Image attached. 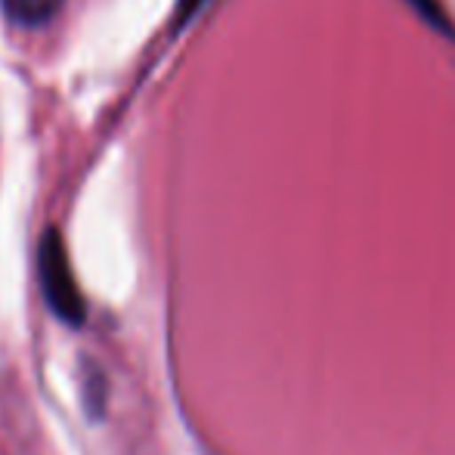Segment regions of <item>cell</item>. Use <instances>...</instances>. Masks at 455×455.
<instances>
[{"mask_svg":"<svg viewBox=\"0 0 455 455\" xmlns=\"http://www.w3.org/2000/svg\"><path fill=\"white\" fill-rule=\"evenodd\" d=\"M37 273H41V288H44V298H47L50 310H53L66 325L84 323V316H87L84 294H81L78 282H75L62 233L53 227L41 235V248H37Z\"/></svg>","mask_w":455,"mask_h":455,"instance_id":"cell-1","label":"cell"},{"mask_svg":"<svg viewBox=\"0 0 455 455\" xmlns=\"http://www.w3.org/2000/svg\"><path fill=\"white\" fill-rule=\"evenodd\" d=\"M62 0H4V10L19 25H44L53 19Z\"/></svg>","mask_w":455,"mask_h":455,"instance_id":"cell-2","label":"cell"},{"mask_svg":"<svg viewBox=\"0 0 455 455\" xmlns=\"http://www.w3.org/2000/svg\"><path fill=\"white\" fill-rule=\"evenodd\" d=\"M84 400L93 415H100L102 400H106V375L93 369V363H84Z\"/></svg>","mask_w":455,"mask_h":455,"instance_id":"cell-3","label":"cell"},{"mask_svg":"<svg viewBox=\"0 0 455 455\" xmlns=\"http://www.w3.org/2000/svg\"><path fill=\"white\" fill-rule=\"evenodd\" d=\"M409 4H415V10H419L431 25H437V28H443V31H450V35H452L450 22H446V12L440 10V4H434V0H409Z\"/></svg>","mask_w":455,"mask_h":455,"instance_id":"cell-4","label":"cell"},{"mask_svg":"<svg viewBox=\"0 0 455 455\" xmlns=\"http://www.w3.org/2000/svg\"><path fill=\"white\" fill-rule=\"evenodd\" d=\"M202 4H204V0H177V12H174V25H177V28L189 22V19L196 16V10Z\"/></svg>","mask_w":455,"mask_h":455,"instance_id":"cell-5","label":"cell"}]
</instances>
